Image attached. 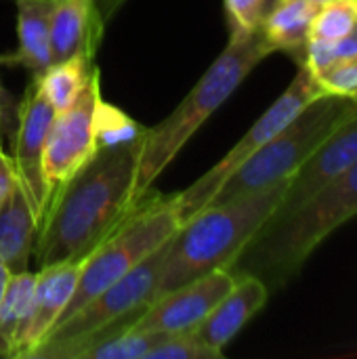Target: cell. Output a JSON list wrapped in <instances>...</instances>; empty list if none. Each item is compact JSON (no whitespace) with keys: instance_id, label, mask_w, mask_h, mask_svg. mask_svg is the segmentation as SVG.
<instances>
[{"instance_id":"obj_1","label":"cell","mask_w":357,"mask_h":359,"mask_svg":"<svg viewBox=\"0 0 357 359\" xmlns=\"http://www.w3.org/2000/svg\"><path fill=\"white\" fill-rule=\"evenodd\" d=\"M141 145L137 139L99 149L53 191L34 242L38 267L86 257L139 206L147 196L137 194Z\"/></svg>"},{"instance_id":"obj_2","label":"cell","mask_w":357,"mask_h":359,"mask_svg":"<svg viewBox=\"0 0 357 359\" xmlns=\"http://www.w3.org/2000/svg\"><path fill=\"white\" fill-rule=\"evenodd\" d=\"M288 183L210 204L189 217L166 244L151 301L215 269H231L280 208Z\"/></svg>"},{"instance_id":"obj_3","label":"cell","mask_w":357,"mask_h":359,"mask_svg":"<svg viewBox=\"0 0 357 359\" xmlns=\"http://www.w3.org/2000/svg\"><path fill=\"white\" fill-rule=\"evenodd\" d=\"M271 53L261 27L255 32H234L223 53L185 95V99L160 124L147 128L141 145L137 194H149L156 179L200 130V126L231 97L244 78Z\"/></svg>"},{"instance_id":"obj_4","label":"cell","mask_w":357,"mask_h":359,"mask_svg":"<svg viewBox=\"0 0 357 359\" xmlns=\"http://www.w3.org/2000/svg\"><path fill=\"white\" fill-rule=\"evenodd\" d=\"M357 215V162L284 217H271L238 257L231 271L252 273L267 288L284 286L309 255Z\"/></svg>"},{"instance_id":"obj_5","label":"cell","mask_w":357,"mask_h":359,"mask_svg":"<svg viewBox=\"0 0 357 359\" xmlns=\"http://www.w3.org/2000/svg\"><path fill=\"white\" fill-rule=\"evenodd\" d=\"M356 114L357 105L351 97H318L274 139H269L242 166H238L234 175L219 187L210 204H221L290 179L309 160V156Z\"/></svg>"},{"instance_id":"obj_6","label":"cell","mask_w":357,"mask_h":359,"mask_svg":"<svg viewBox=\"0 0 357 359\" xmlns=\"http://www.w3.org/2000/svg\"><path fill=\"white\" fill-rule=\"evenodd\" d=\"M179 227L181 219L173 196L164 198L149 191L139 206L93 252H88L63 318L133 271L149 255L162 248Z\"/></svg>"},{"instance_id":"obj_7","label":"cell","mask_w":357,"mask_h":359,"mask_svg":"<svg viewBox=\"0 0 357 359\" xmlns=\"http://www.w3.org/2000/svg\"><path fill=\"white\" fill-rule=\"evenodd\" d=\"M168 244V242H166ZM166 244L139 263L124 278L65 316L34 353L36 359H72V355L99 334L130 324L154 299Z\"/></svg>"},{"instance_id":"obj_8","label":"cell","mask_w":357,"mask_h":359,"mask_svg":"<svg viewBox=\"0 0 357 359\" xmlns=\"http://www.w3.org/2000/svg\"><path fill=\"white\" fill-rule=\"evenodd\" d=\"M322 95H326V93L320 86L318 78L314 76V72L307 65L301 63L297 78L290 82V86L284 90V95L248 128V133L210 170H206L200 179H196L181 194L173 196L181 225L189 217H194L196 212L206 208L213 202L219 187L234 175V170L238 166H242L259 147H263L269 139H274L292 118H297L311 101H316Z\"/></svg>"},{"instance_id":"obj_9","label":"cell","mask_w":357,"mask_h":359,"mask_svg":"<svg viewBox=\"0 0 357 359\" xmlns=\"http://www.w3.org/2000/svg\"><path fill=\"white\" fill-rule=\"evenodd\" d=\"M55 118V109L42 97L34 78L25 86L17 101V116L13 128V164L17 183L23 189L38 227L53 198V187L44 175V141L48 126Z\"/></svg>"},{"instance_id":"obj_10","label":"cell","mask_w":357,"mask_h":359,"mask_svg":"<svg viewBox=\"0 0 357 359\" xmlns=\"http://www.w3.org/2000/svg\"><path fill=\"white\" fill-rule=\"evenodd\" d=\"M99 69L95 67L78 101L55 114L44 141V175L53 187L69 181L99 151L95 135V107L101 99Z\"/></svg>"},{"instance_id":"obj_11","label":"cell","mask_w":357,"mask_h":359,"mask_svg":"<svg viewBox=\"0 0 357 359\" xmlns=\"http://www.w3.org/2000/svg\"><path fill=\"white\" fill-rule=\"evenodd\" d=\"M234 284L236 273L231 269H215L158 297L126 326L158 334L191 332L208 318Z\"/></svg>"},{"instance_id":"obj_12","label":"cell","mask_w":357,"mask_h":359,"mask_svg":"<svg viewBox=\"0 0 357 359\" xmlns=\"http://www.w3.org/2000/svg\"><path fill=\"white\" fill-rule=\"evenodd\" d=\"M86 257L59 261V263L44 265L38 269L36 282H34L32 305H29L21 341H19L17 358H34V353L44 345L53 328L59 324V320L63 318L76 292Z\"/></svg>"},{"instance_id":"obj_13","label":"cell","mask_w":357,"mask_h":359,"mask_svg":"<svg viewBox=\"0 0 357 359\" xmlns=\"http://www.w3.org/2000/svg\"><path fill=\"white\" fill-rule=\"evenodd\" d=\"M357 162V114L345 120L290 177L284 200L274 217H284L314 198L322 187Z\"/></svg>"},{"instance_id":"obj_14","label":"cell","mask_w":357,"mask_h":359,"mask_svg":"<svg viewBox=\"0 0 357 359\" xmlns=\"http://www.w3.org/2000/svg\"><path fill=\"white\" fill-rule=\"evenodd\" d=\"M269 297L267 284L252 273H236L234 288L217 303L208 318L194 334L215 351H221L238 337V332L265 307Z\"/></svg>"},{"instance_id":"obj_15","label":"cell","mask_w":357,"mask_h":359,"mask_svg":"<svg viewBox=\"0 0 357 359\" xmlns=\"http://www.w3.org/2000/svg\"><path fill=\"white\" fill-rule=\"evenodd\" d=\"M101 38V17L95 0H57L50 21L53 63L76 55H93Z\"/></svg>"},{"instance_id":"obj_16","label":"cell","mask_w":357,"mask_h":359,"mask_svg":"<svg viewBox=\"0 0 357 359\" xmlns=\"http://www.w3.org/2000/svg\"><path fill=\"white\" fill-rule=\"evenodd\" d=\"M17 2V50L0 57V63H17L29 76L42 74L53 63L50 21L57 0H15Z\"/></svg>"},{"instance_id":"obj_17","label":"cell","mask_w":357,"mask_h":359,"mask_svg":"<svg viewBox=\"0 0 357 359\" xmlns=\"http://www.w3.org/2000/svg\"><path fill=\"white\" fill-rule=\"evenodd\" d=\"M36 233L38 221L23 189L17 183L8 198L0 204V263L11 273L29 269Z\"/></svg>"},{"instance_id":"obj_18","label":"cell","mask_w":357,"mask_h":359,"mask_svg":"<svg viewBox=\"0 0 357 359\" xmlns=\"http://www.w3.org/2000/svg\"><path fill=\"white\" fill-rule=\"evenodd\" d=\"M318 8L320 6L309 0H278L267 13L261 32L274 50L299 53L303 61L311 21Z\"/></svg>"},{"instance_id":"obj_19","label":"cell","mask_w":357,"mask_h":359,"mask_svg":"<svg viewBox=\"0 0 357 359\" xmlns=\"http://www.w3.org/2000/svg\"><path fill=\"white\" fill-rule=\"evenodd\" d=\"M93 69V55H76L72 59L50 63L42 74L32 78L36 80L42 97L48 101L55 114H59L69 109L78 101L88 84Z\"/></svg>"},{"instance_id":"obj_20","label":"cell","mask_w":357,"mask_h":359,"mask_svg":"<svg viewBox=\"0 0 357 359\" xmlns=\"http://www.w3.org/2000/svg\"><path fill=\"white\" fill-rule=\"evenodd\" d=\"M36 273H13L0 301V358H17L19 341L27 322Z\"/></svg>"},{"instance_id":"obj_21","label":"cell","mask_w":357,"mask_h":359,"mask_svg":"<svg viewBox=\"0 0 357 359\" xmlns=\"http://www.w3.org/2000/svg\"><path fill=\"white\" fill-rule=\"evenodd\" d=\"M164 337L168 334L120 326L88 341L72 355V359H145Z\"/></svg>"},{"instance_id":"obj_22","label":"cell","mask_w":357,"mask_h":359,"mask_svg":"<svg viewBox=\"0 0 357 359\" xmlns=\"http://www.w3.org/2000/svg\"><path fill=\"white\" fill-rule=\"evenodd\" d=\"M149 126L139 124L128 114H124L120 107L103 101V97L97 101L95 107V135H97V147H116L124 143H133L137 139H143Z\"/></svg>"},{"instance_id":"obj_23","label":"cell","mask_w":357,"mask_h":359,"mask_svg":"<svg viewBox=\"0 0 357 359\" xmlns=\"http://www.w3.org/2000/svg\"><path fill=\"white\" fill-rule=\"evenodd\" d=\"M357 29V0H330L311 21L307 42H339Z\"/></svg>"},{"instance_id":"obj_24","label":"cell","mask_w":357,"mask_h":359,"mask_svg":"<svg viewBox=\"0 0 357 359\" xmlns=\"http://www.w3.org/2000/svg\"><path fill=\"white\" fill-rule=\"evenodd\" d=\"M223 353L204 345L194 330L164 337L145 359H221Z\"/></svg>"},{"instance_id":"obj_25","label":"cell","mask_w":357,"mask_h":359,"mask_svg":"<svg viewBox=\"0 0 357 359\" xmlns=\"http://www.w3.org/2000/svg\"><path fill=\"white\" fill-rule=\"evenodd\" d=\"M326 95L353 97L357 93V55L343 57L314 74Z\"/></svg>"},{"instance_id":"obj_26","label":"cell","mask_w":357,"mask_h":359,"mask_svg":"<svg viewBox=\"0 0 357 359\" xmlns=\"http://www.w3.org/2000/svg\"><path fill=\"white\" fill-rule=\"evenodd\" d=\"M229 32H255L263 25L269 6L267 0H225Z\"/></svg>"},{"instance_id":"obj_27","label":"cell","mask_w":357,"mask_h":359,"mask_svg":"<svg viewBox=\"0 0 357 359\" xmlns=\"http://www.w3.org/2000/svg\"><path fill=\"white\" fill-rule=\"evenodd\" d=\"M15 185H17V172H15L13 158L0 145V204L8 198Z\"/></svg>"},{"instance_id":"obj_28","label":"cell","mask_w":357,"mask_h":359,"mask_svg":"<svg viewBox=\"0 0 357 359\" xmlns=\"http://www.w3.org/2000/svg\"><path fill=\"white\" fill-rule=\"evenodd\" d=\"M15 116H17V101L0 82V126L4 128L6 135H11L15 128Z\"/></svg>"},{"instance_id":"obj_29","label":"cell","mask_w":357,"mask_h":359,"mask_svg":"<svg viewBox=\"0 0 357 359\" xmlns=\"http://www.w3.org/2000/svg\"><path fill=\"white\" fill-rule=\"evenodd\" d=\"M11 271L0 263V301H2V297H4V290H6V286H8V282H11Z\"/></svg>"},{"instance_id":"obj_30","label":"cell","mask_w":357,"mask_h":359,"mask_svg":"<svg viewBox=\"0 0 357 359\" xmlns=\"http://www.w3.org/2000/svg\"><path fill=\"white\" fill-rule=\"evenodd\" d=\"M309 2H314V4H318V6H322V4H326V2H330V0H309Z\"/></svg>"},{"instance_id":"obj_31","label":"cell","mask_w":357,"mask_h":359,"mask_svg":"<svg viewBox=\"0 0 357 359\" xmlns=\"http://www.w3.org/2000/svg\"><path fill=\"white\" fill-rule=\"evenodd\" d=\"M276 2H278V0H267V6H269V11H271V8L276 6Z\"/></svg>"},{"instance_id":"obj_32","label":"cell","mask_w":357,"mask_h":359,"mask_svg":"<svg viewBox=\"0 0 357 359\" xmlns=\"http://www.w3.org/2000/svg\"><path fill=\"white\" fill-rule=\"evenodd\" d=\"M351 101H353V103H356V105H357V93H356V95H353V97H351Z\"/></svg>"},{"instance_id":"obj_33","label":"cell","mask_w":357,"mask_h":359,"mask_svg":"<svg viewBox=\"0 0 357 359\" xmlns=\"http://www.w3.org/2000/svg\"><path fill=\"white\" fill-rule=\"evenodd\" d=\"M4 135H6V133H4V128L0 126V137H4Z\"/></svg>"}]
</instances>
